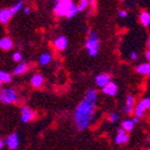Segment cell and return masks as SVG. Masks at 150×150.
<instances>
[{
    "mask_svg": "<svg viewBox=\"0 0 150 150\" xmlns=\"http://www.w3.org/2000/svg\"><path fill=\"white\" fill-rule=\"evenodd\" d=\"M28 70V65L26 63H21L19 64V66H17L16 68L14 69L13 71V74L15 75H21V74H24L26 71Z\"/></svg>",
    "mask_w": 150,
    "mask_h": 150,
    "instance_id": "cell-17",
    "label": "cell"
},
{
    "mask_svg": "<svg viewBox=\"0 0 150 150\" xmlns=\"http://www.w3.org/2000/svg\"><path fill=\"white\" fill-rule=\"evenodd\" d=\"M13 59H14L15 62H20L22 59V54L20 53V52H15L14 54H13Z\"/></svg>",
    "mask_w": 150,
    "mask_h": 150,
    "instance_id": "cell-26",
    "label": "cell"
},
{
    "mask_svg": "<svg viewBox=\"0 0 150 150\" xmlns=\"http://www.w3.org/2000/svg\"><path fill=\"white\" fill-rule=\"evenodd\" d=\"M35 117V114L33 110H30V108L28 106H21V121L23 123H28L31 120H33Z\"/></svg>",
    "mask_w": 150,
    "mask_h": 150,
    "instance_id": "cell-6",
    "label": "cell"
},
{
    "mask_svg": "<svg viewBox=\"0 0 150 150\" xmlns=\"http://www.w3.org/2000/svg\"><path fill=\"white\" fill-rule=\"evenodd\" d=\"M5 144H6L7 148L11 150H16L19 146V137L17 134H12L8 136L5 140Z\"/></svg>",
    "mask_w": 150,
    "mask_h": 150,
    "instance_id": "cell-7",
    "label": "cell"
},
{
    "mask_svg": "<svg viewBox=\"0 0 150 150\" xmlns=\"http://www.w3.org/2000/svg\"><path fill=\"white\" fill-rule=\"evenodd\" d=\"M55 1H56V2H59V0H55Z\"/></svg>",
    "mask_w": 150,
    "mask_h": 150,
    "instance_id": "cell-35",
    "label": "cell"
},
{
    "mask_svg": "<svg viewBox=\"0 0 150 150\" xmlns=\"http://www.w3.org/2000/svg\"><path fill=\"white\" fill-rule=\"evenodd\" d=\"M13 47V41L9 38H2L0 40V48L2 50H9Z\"/></svg>",
    "mask_w": 150,
    "mask_h": 150,
    "instance_id": "cell-16",
    "label": "cell"
},
{
    "mask_svg": "<svg viewBox=\"0 0 150 150\" xmlns=\"http://www.w3.org/2000/svg\"><path fill=\"white\" fill-rule=\"evenodd\" d=\"M147 110H150V98H144L139 102V104L137 105L136 110H134V114L136 117L140 119L142 116L144 115V112Z\"/></svg>",
    "mask_w": 150,
    "mask_h": 150,
    "instance_id": "cell-5",
    "label": "cell"
},
{
    "mask_svg": "<svg viewBox=\"0 0 150 150\" xmlns=\"http://www.w3.org/2000/svg\"><path fill=\"white\" fill-rule=\"evenodd\" d=\"M77 12H78V11H77V5H75L74 3H73V4L71 5L70 9H69L68 14L66 15V17H67V18H72V17L75 16V14H76Z\"/></svg>",
    "mask_w": 150,
    "mask_h": 150,
    "instance_id": "cell-23",
    "label": "cell"
},
{
    "mask_svg": "<svg viewBox=\"0 0 150 150\" xmlns=\"http://www.w3.org/2000/svg\"><path fill=\"white\" fill-rule=\"evenodd\" d=\"M18 100L17 92L15 89L7 88V89L0 90V101L4 104H11Z\"/></svg>",
    "mask_w": 150,
    "mask_h": 150,
    "instance_id": "cell-3",
    "label": "cell"
},
{
    "mask_svg": "<svg viewBox=\"0 0 150 150\" xmlns=\"http://www.w3.org/2000/svg\"><path fill=\"white\" fill-rule=\"evenodd\" d=\"M3 145H4V143H3V141L1 140V139H0V150H1L3 148Z\"/></svg>",
    "mask_w": 150,
    "mask_h": 150,
    "instance_id": "cell-32",
    "label": "cell"
},
{
    "mask_svg": "<svg viewBox=\"0 0 150 150\" xmlns=\"http://www.w3.org/2000/svg\"><path fill=\"white\" fill-rule=\"evenodd\" d=\"M136 71L139 74L142 75H150V63L140 64L136 67Z\"/></svg>",
    "mask_w": 150,
    "mask_h": 150,
    "instance_id": "cell-13",
    "label": "cell"
},
{
    "mask_svg": "<svg viewBox=\"0 0 150 150\" xmlns=\"http://www.w3.org/2000/svg\"><path fill=\"white\" fill-rule=\"evenodd\" d=\"M129 56H130V59H132V61H136V59H138V53H137V52H131Z\"/></svg>",
    "mask_w": 150,
    "mask_h": 150,
    "instance_id": "cell-27",
    "label": "cell"
},
{
    "mask_svg": "<svg viewBox=\"0 0 150 150\" xmlns=\"http://www.w3.org/2000/svg\"><path fill=\"white\" fill-rule=\"evenodd\" d=\"M121 126H122V129H124L126 132L128 131H131L134 129V123L132 122L131 119H127V120H124V121L121 123Z\"/></svg>",
    "mask_w": 150,
    "mask_h": 150,
    "instance_id": "cell-18",
    "label": "cell"
},
{
    "mask_svg": "<svg viewBox=\"0 0 150 150\" xmlns=\"http://www.w3.org/2000/svg\"><path fill=\"white\" fill-rule=\"evenodd\" d=\"M145 56H146V59H147V61L150 63V51H149V50H148V51H146Z\"/></svg>",
    "mask_w": 150,
    "mask_h": 150,
    "instance_id": "cell-29",
    "label": "cell"
},
{
    "mask_svg": "<svg viewBox=\"0 0 150 150\" xmlns=\"http://www.w3.org/2000/svg\"><path fill=\"white\" fill-rule=\"evenodd\" d=\"M51 54L48 53V52H45V53H43L42 55H41L40 57V64L42 66H46L48 65V64L51 62Z\"/></svg>",
    "mask_w": 150,
    "mask_h": 150,
    "instance_id": "cell-20",
    "label": "cell"
},
{
    "mask_svg": "<svg viewBox=\"0 0 150 150\" xmlns=\"http://www.w3.org/2000/svg\"><path fill=\"white\" fill-rule=\"evenodd\" d=\"M140 21H141V23H142V25L149 26L150 25V14H149V13H148V12L141 13Z\"/></svg>",
    "mask_w": 150,
    "mask_h": 150,
    "instance_id": "cell-19",
    "label": "cell"
},
{
    "mask_svg": "<svg viewBox=\"0 0 150 150\" xmlns=\"http://www.w3.org/2000/svg\"><path fill=\"white\" fill-rule=\"evenodd\" d=\"M131 120H132V122H134V124H136V123H138V122L140 121V119H139V118H137V117L132 118V119H131Z\"/></svg>",
    "mask_w": 150,
    "mask_h": 150,
    "instance_id": "cell-31",
    "label": "cell"
},
{
    "mask_svg": "<svg viewBox=\"0 0 150 150\" xmlns=\"http://www.w3.org/2000/svg\"><path fill=\"white\" fill-rule=\"evenodd\" d=\"M0 81L2 82V83L3 82L4 83L11 82L12 81V75L7 72H4V71H0Z\"/></svg>",
    "mask_w": 150,
    "mask_h": 150,
    "instance_id": "cell-21",
    "label": "cell"
},
{
    "mask_svg": "<svg viewBox=\"0 0 150 150\" xmlns=\"http://www.w3.org/2000/svg\"><path fill=\"white\" fill-rule=\"evenodd\" d=\"M117 136H116L115 138V141H116V143L118 144V145H120V144H125L128 142L129 140V136L126 134V131L124 130V129H122V128H119L117 130Z\"/></svg>",
    "mask_w": 150,
    "mask_h": 150,
    "instance_id": "cell-9",
    "label": "cell"
},
{
    "mask_svg": "<svg viewBox=\"0 0 150 150\" xmlns=\"http://www.w3.org/2000/svg\"><path fill=\"white\" fill-rule=\"evenodd\" d=\"M72 4V0H59L54 7V13L59 17H66Z\"/></svg>",
    "mask_w": 150,
    "mask_h": 150,
    "instance_id": "cell-4",
    "label": "cell"
},
{
    "mask_svg": "<svg viewBox=\"0 0 150 150\" xmlns=\"http://www.w3.org/2000/svg\"><path fill=\"white\" fill-rule=\"evenodd\" d=\"M88 6H89V0H80L79 4L77 5V11L81 12V11H84Z\"/></svg>",
    "mask_w": 150,
    "mask_h": 150,
    "instance_id": "cell-24",
    "label": "cell"
},
{
    "mask_svg": "<svg viewBox=\"0 0 150 150\" xmlns=\"http://www.w3.org/2000/svg\"><path fill=\"white\" fill-rule=\"evenodd\" d=\"M1 86H2V82L0 81V88H1Z\"/></svg>",
    "mask_w": 150,
    "mask_h": 150,
    "instance_id": "cell-34",
    "label": "cell"
},
{
    "mask_svg": "<svg viewBox=\"0 0 150 150\" xmlns=\"http://www.w3.org/2000/svg\"><path fill=\"white\" fill-rule=\"evenodd\" d=\"M95 81H96L97 86L102 89L105 84H108L110 81V76L108 74H99L95 78Z\"/></svg>",
    "mask_w": 150,
    "mask_h": 150,
    "instance_id": "cell-11",
    "label": "cell"
},
{
    "mask_svg": "<svg viewBox=\"0 0 150 150\" xmlns=\"http://www.w3.org/2000/svg\"><path fill=\"white\" fill-rule=\"evenodd\" d=\"M22 7H23V1H19V2L16 3L14 6L11 7V8H9V11H11V13L14 15V14H16V13H18L19 11L22 8Z\"/></svg>",
    "mask_w": 150,
    "mask_h": 150,
    "instance_id": "cell-22",
    "label": "cell"
},
{
    "mask_svg": "<svg viewBox=\"0 0 150 150\" xmlns=\"http://www.w3.org/2000/svg\"><path fill=\"white\" fill-rule=\"evenodd\" d=\"M148 48H149V51H150V39H149V41H148Z\"/></svg>",
    "mask_w": 150,
    "mask_h": 150,
    "instance_id": "cell-33",
    "label": "cell"
},
{
    "mask_svg": "<svg viewBox=\"0 0 150 150\" xmlns=\"http://www.w3.org/2000/svg\"><path fill=\"white\" fill-rule=\"evenodd\" d=\"M86 48L88 49V52L91 56H95L98 53L99 48V39L96 33H91L89 35L87 43H86Z\"/></svg>",
    "mask_w": 150,
    "mask_h": 150,
    "instance_id": "cell-2",
    "label": "cell"
},
{
    "mask_svg": "<svg viewBox=\"0 0 150 150\" xmlns=\"http://www.w3.org/2000/svg\"><path fill=\"white\" fill-rule=\"evenodd\" d=\"M98 95L93 89L89 90L74 112V123L78 130H84L93 121L97 106Z\"/></svg>",
    "mask_w": 150,
    "mask_h": 150,
    "instance_id": "cell-1",
    "label": "cell"
},
{
    "mask_svg": "<svg viewBox=\"0 0 150 150\" xmlns=\"http://www.w3.org/2000/svg\"><path fill=\"white\" fill-rule=\"evenodd\" d=\"M118 119H119V116H118L117 112H110V117H108V120H110L112 123H116V122L118 121Z\"/></svg>",
    "mask_w": 150,
    "mask_h": 150,
    "instance_id": "cell-25",
    "label": "cell"
},
{
    "mask_svg": "<svg viewBox=\"0 0 150 150\" xmlns=\"http://www.w3.org/2000/svg\"><path fill=\"white\" fill-rule=\"evenodd\" d=\"M119 16L121 17V18H125V17L127 16V13L125 12V11H120V12H119Z\"/></svg>",
    "mask_w": 150,
    "mask_h": 150,
    "instance_id": "cell-28",
    "label": "cell"
},
{
    "mask_svg": "<svg viewBox=\"0 0 150 150\" xmlns=\"http://www.w3.org/2000/svg\"><path fill=\"white\" fill-rule=\"evenodd\" d=\"M13 14L11 13L9 8H3L0 11V22L2 24H6L9 21V19L12 18Z\"/></svg>",
    "mask_w": 150,
    "mask_h": 150,
    "instance_id": "cell-14",
    "label": "cell"
},
{
    "mask_svg": "<svg viewBox=\"0 0 150 150\" xmlns=\"http://www.w3.org/2000/svg\"><path fill=\"white\" fill-rule=\"evenodd\" d=\"M30 83L33 88H41L44 83V77L41 74H35L31 77Z\"/></svg>",
    "mask_w": 150,
    "mask_h": 150,
    "instance_id": "cell-15",
    "label": "cell"
},
{
    "mask_svg": "<svg viewBox=\"0 0 150 150\" xmlns=\"http://www.w3.org/2000/svg\"><path fill=\"white\" fill-rule=\"evenodd\" d=\"M29 13H30V9H29V7H25V8H24V14H29Z\"/></svg>",
    "mask_w": 150,
    "mask_h": 150,
    "instance_id": "cell-30",
    "label": "cell"
},
{
    "mask_svg": "<svg viewBox=\"0 0 150 150\" xmlns=\"http://www.w3.org/2000/svg\"><path fill=\"white\" fill-rule=\"evenodd\" d=\"M54 46H55L56 49L59 50V51H64V50L67 48V46H68V40H67V38L63 37V35L56 38L55 40H54Z\"/></svg>",
    "mask_w": 150,
    "mask_h": 150,
    "instance_id": "cell-10",
    "label": "cell"
},
{
    "mask_svg": "<svg viewBox=\"0 0 150 150\" xmlns=\"http://www.w3.org/2000/svg\"><path fill=\"white\" fill-rule=\"evenodd\" d=\"M134 97L132 95H128L126 97L124 112H127V114H131V112H134Z\"/></svg>",
    "mask_w": 150,
    "mask_h": 150,
    "instance_id": "cell-12",
    "label": "cell"
},
{
    "mask_svg": "<svg viewBox=\"0 0 150 150\" xmlns=\"http://www.w3.org/2000/svg\"><path fill=\"white\" fill-rule=\"evenodd\" d=\"M103 94H105L108 96H115L118 92V86L115 82L110 81L108 84H105L104 87L102 88Z\"/></svg>",
    "mask_w": 150,
    "mask_h": 150,
    "instance_id": "cell-8",
    "label": "cell"
}]
</instances>
